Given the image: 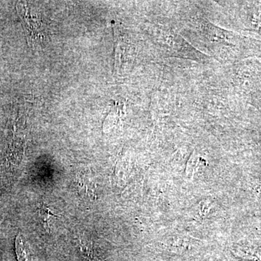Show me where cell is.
<instances>
[{
  "instance_id": "obj_3",
  "label": "cell",
  "mask_w": 261,
  "mask_h": 261,
  "mask_svg": "<svg viewBox=\"0 0 261 261\" xmlns=\"http://www.w3.org/2000/svg\"><path fill=\"white\" fill-rule=\"evenodd\" d=\"M39 217L42 220V223L44 228L47 231H50V227H49V221H51V218H58V215L54 214L50 207H48L46 204L42 203L39 206Z\"/></svg>"
},
{
  "instance_id": "obj_2",
  "label": "cell",
  "mask_w": 261,
  "mask_h": 261,
  "mask_svg": "<svg viewBox=\"0 0 261 261\" xmlns=\"http://www.w3.org/2000/svg\"><path fill=\"white\" fill-rule=\"evenodd\" d=\"M15 245L18 261H29V250L25 246L23 236L20 232L15 238Z\"/></svg>"
},
{
  "instance_id": "obj_1",
  "label": "cell",
  "mask_w": 261,
  "mask_h": 261,
  "mask_svg": "<svg viewBox=\"0 0 261 261\" xmlns=\"http://www.w3.org/2000/svg\"><path fill=\"white\" fill-rule=\"evenodd\" d=\"M19 14L23 21L24 28L27 32V37L30 42H34L39 40L41 37V23L40 19L37 16H34L29 13L28 8H18Z\"/></svg>"
}]
</instances>
